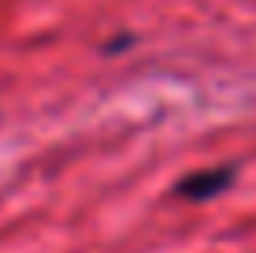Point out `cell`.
Segmentation results:
<instances>
[{"label":"cell","instance_id":"6da1fadb","mask_svg":"<svg viewBox=\"0 0 256 253\" xmlns=\"http://www.w3.org/2000/svg\"><path fill=\"white\" fill-rule=\"evenodd\" d=\"M230 182H234V168H208V171H197V175H186L174 186V194L186 197V201H208V197L223 194Z\"/></svg>","mask_w":256,"mask_h":253}]
</instances>
